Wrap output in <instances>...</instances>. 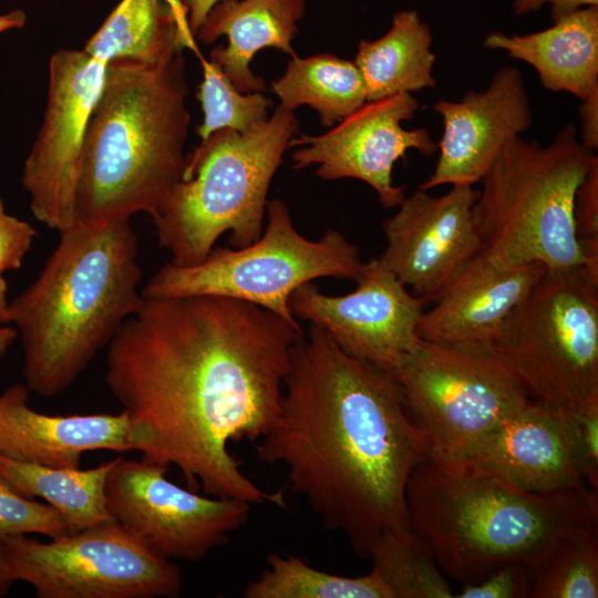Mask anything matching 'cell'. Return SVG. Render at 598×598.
Segmentation results:
<instances>
[{
  "label": "cell",
  "instance_id": "cell-33",
  "mask_svg": "<svg viewBox=\"0 0 598 598\" xmlns=\"http://www.w3.org/2000/svg\"><path fill=\"white\" fill-rule=\"evenodd\" d=\"M563 410L573 429L587 485L598 491V396Z\"/></svg>",
  "mask_w": 598,
  "mask_h": 598
},
{
  "label": "cell",
  "instance_id": "cell-24",
  "mask_svg": "<svg viewBox=\"0 0 598 598\" xmlns=\"http://www.w3.org/2000/svg\"><path fill=\"white\" fill-rule=\"evenodd\" d=\"M432 41L430 27L413 10L396 12L381 38L361 40L353 62L363 79L367 102L435 87Z\"/></svg>",
  "mask_w": 598,
  "mask_h": 598
},
{
  "label": "cell",
  "instance_id": "cell-9",
  "mask_svg": "<svg viewBox=\"0 0 598 598\" xmlns=\"http://www.w3.org/2000/svg\"><path fill=\"white\" fill-rule=\"evenodd\" d=\"M267 226L252 244L241 248L214 247L193 266H162L142 287L146 299L212 295L230 297L266 308L297 323L290 295L320 277L355 280L362 266L355 245L328 229L315 240L293 226L286 203L267 202Z\"/></svg>",
  "mask_w": 598,
  "mask_h": 598
},
{
  "label": "cell",
  "instance_id": "cell-25",
  "mask_svg": "<svg viewBox=\"0 0 598 598\" xmlns=\"http://www.w3.org/2000/svg\"><path fill=\"white\" fill-rule=\"evenodd\" d=\"M115 462L80 470L20 462L0 454V477L23 496L45 499L75 533L115 523L105 498L106 478Z\"/></svg>",
  "mask_w": 598,
  "mask_h": 598
},
{
  "label": "cell",
  "instance_id": "cell-37",
  "mask_svg": "<svg viewBox=\"0 0 598 598\" xmlns=\"http://www.w3.org/2000/svg\"><path fill=\"white\" fill-rule=\"evenodd\" d=\"M580 116V141L588 148H598V94L582 100L578 110Z\"/></svg>",
  "mask_w": 598,
  "mask_h": 598
},
{
  "label": "cell",
  "instance_id": "cell-26",
  "mask_svg": "<svg viewBox=\"0 0 598 598\" xmlns=\"http://www.w3.org/2000/svg\"><path fill=\"white\" fill-rule=\"evenodd\" d=\"M291 58L282 76L271 82L281 109L293 112L309 105L329 127L367 102L364 82L353 61L330 53Z\"/></svg>",
  "mask_w": 598,
  "mask_h": 598
},
{
  "label": "cell",
  "instance_id": "cell-22",
  "mask_svg": "<svg viewBox=\"0 0 598 598\" xmlns=\"http://www.w3.org/2000/svg\"><path fill=\"white\" fill-rule=\"evenodd\" d=\"M484 47L532 65L548 91L580 101L598 94V6L580 8L528 34H486Z\"/></svg>",
  "mask_w": 598,
  "mask_h": 598
},
{
  "label": "cell",
  "instance_id": "cell-36",
  "mask_svg": "<svg viewBox=\"0 0 598 598\" xmlns=\"http://www.w3.org/2000/svg\"><path fill=\"white\" fill-rule=\"evenodd\" d=\"M545 4H550L551 19L556 21L580 8L598 6V0H514L512 8L515 16H524L538 11Z\"/></svg>",
  "mask_w": 598,
  "mask_h": 598
},
{
  "label": "cell",
  "instance_id": "cell-28",
  "mask_svg": "<svg viewBox=\"0 0 598 598\" xmlns=\"http://www.w3.org/2000/svg\"><path fill=\"white\" fill-rule=\"evenodd\" d=\"M369 559L392 598L454 597L430 548L412 529L385 530Z\"/></svg>",
  "mask_w": 598,
  "mask_h": 598
},
{
  "label": "cell",
  "instance_id": "cell-8",
  "mask_svg": "<svg viewBox=\"0 0 598 598\" xmlns=\"http://www.w3.org/2000/svg\"><path fill=\"white\" fill-rule=\"evenodd\" d=\"M492 349L532 400L566 409L598 396V275L546 269Z\"/></svg>",
  "mask_w": 598,
  "mask_h": 598
},
{
  "label": "cell",
  "instance_id": "cell-39",
  "mask_svg": "<svg viewBox=\"0 0 598 598\" xmlns=\"http://www.w3.org/2000/svg\"><path fill=\"white\" fill-rule=\"evenodd\" d=\"M27 16L21 9H14L7 13L0 14V33L20 29L25 24Z\"/></svg>",
  "mask_w": 598,
  "mask_h": 598
},
{
  "label": "cell",
  "instance_id": "cell-20",
  "mask_svg": "<svg viewBox=\"0 0 598 598\" xmlns=\"http://www.w3.org/2000/svg\"><path fill=\"white\" fill-rule=\"evenodd\" d=\"M30 390L12 384L0 393V454L51 467L80 466L83 453L99 450L128 452L125 414L50 415L28 405Z\"/></svg>",
  "mask_w": 598,
  "mask_h": 598
},
{
  "label": "cell",
  "instance_id": "cell-38",
  "mask_svg": "<svg viewBox=\"0 0 598 598\" xmlns=\"http://www.w3.org/2000/svg\"><path fill=\"white\" fill-rule=\"evenodd\" d=\"M219 0H178L187 18L188 29L194 37L206 14Z\"/></svg>",
  "mask_w": 598,
  "mask_h": 598
},
{
  "label": "cell",
  "instance_id": "cell-16",
  "mask_svg": "<svg viewBox=\"0 0 598 598\" xmlns=\"http://www.w3.org/2000/svg\"><path fill=\"white\" fill-rule=\"evenodd\" d=\"M477 196L468 184L441 196L417 188L382 224L386 246L379 259L424 302L434 301L482 250L472 217Z\"/></svg>",
  "mask_w": 598,
  "mask_h": 598
},
{
  "label": "cell",
  "instance_id": "cell-23",
  "mask_svg": "<svg viewBox=\"0 0 598 598\" xmlns=\"http://www.w3.org/2000/svg\"><path fill=\"white\" fill-rule=\"evenodd\" d=\"M185 48L197 52L178 0H121L83 50L104 63L158 64Z\"/></svg>",
  "mask_w": 598,
  "mask_h": 598
},
{
  "label": "cell",
  "instance_id": "cell-1",
  "mask_svg": "<svg viewBox=\"0 0 598 598\" xmlns=\"http://www.w3.org/2000/svg\"><path fill=\"white\" fill-rule=\"evenodd\" d=\"M302 334L299 322L230 297L144 298L106 347L105 382L133 450L176 466L193 491L285 507L283 489L259 488L228 445L269 432Z\"/></svg>",
  "mask_w": 598,
  "mask_h": 598
},
{
  "label": "cell",
  "instance_id": "cell-10",
  "mask_svg": "<svg viewBox=\"0 0 598 598\" xmlns=\"http://www.w3.org/2000/svg\"><path fill=\"white\" fill-rule=\"evenodd\" d=\"M426 456L466 460L508 415L530 400L492 347L420 339L392 373Z\"/></svg>",
  "mask_w": 598,
  "mask_h": 598
},
{
  "label": "cell",
  "instance_id": "cell-32",
  "mask_svg": "<svg viewBox=\"0 0 598 598\" xmlns=\"http://www.w3.org/2000/svg\"><path fill=\"white\" fill-rule=\"evenodd\" d=\"M574 225L585 267L598 275V156L579 183L573 207Z\"/></svg>",
  "mask_w": 598,
  "mask_h": 598
},
{
  "label": "cell",
  "instance_id": "cell-42",
  "mask_svg": "<svg viewBox=\"0 0 598 598\" xmlns=\"http://www.w3.org/2000/svg\"><path fill=\"white\" fill-rule=\"evenodd\" d=\"M14 582L16 579L11 575L7 561L0 551V597L6 596Z\"/></svg>",
  "mask_w": 598,
  "mask_h": 598
},
{
  "label": "cell",
  "instance_id": "cell-21",
  "mask_svg": "<svg viewBox=\"0 0 598 598\" xmlns=\"http://www.w3.org/2000/svg\"><path fill=\"white\" fill-rule=\"evenodd\" d=\"M305 9V0H219L194 37L209 44L226 35L227 47H215L209 60L220 65L239 92H261L266 83L250 70V61L265 48L296 55L292 41Z\"/></svg>",
  "mask_w": 598,
  "mask_h": 598
},
{
  "label": "cell",
  "instance_id": "cell-17",
  "mask_svg": "<svg viewBox=\"0 0 598 598\" xmlns=\"http://www.w3.org/2000/svg\"><path fill=\"white\" fill-rule=\"evenodd\" d=\"M443 133L433 173L419 188L481 182L494 161L533 124L524 78L515 66H501L482 91L470 90L460 101L440 100Z\"/></svg>",
  "mask_w": 598,
  "mask_h": 598
},
{
  "label": "cell",
  "instance_id": "cell-19",
  "mask_svg": "<svg viewBox=\"0 0 598 598\" xmlns=\"http://www.w3.org/2000/svg\"><path fill=\"white\" fill-rule=\"evenodd\" d=\"M542 264L502 268L481 250L424 310L420 339L460 347H492L511 311L545 272Z\"/></svg>",
  "mask_w": 598,
  "mask_h": 598
},
{
  "label": "cell",
  "instance_id": "cell-31",
  "mask_svg": "<svg viewBox=\"0 0 598 598\" xmlns=\"http://www.w3.org/2000/svg\"><path fill=\"white\" fill-rule=\"evenodd\" d=\"M25 534L55 539L72 534V530L50 504L21 495L0 477V536Z\"/></svg>",
  "mask_w": 598,
  "mask_h": 598
},
{
  "label": "cell",
  "instance_id": "cell-13",
  "mask_svg": "<svg viewBox=\"0 0 598 598\" xmlns=\"http://www.w3.org/2000/svg\"><path fill=\"white\" fill-rule=\"evenodd\" d=\"M105 66L83 49H60L50 58L44 116L24 161L22 186L37 220L59 233L75 220L84 138Z\"/></svg>",
  "mask_w": 598,
  "mask_h": 598
},
{
  "label": "cell",
  "instance_id": "cell-34",
  "mask_svg": "<svg viewBox=\"0 0 598 598\" xmlns=\"http://www.w3.org/2000/svg\"><path fill=\"white\" fill-rule=\"evenodd\" d=\"M532 573L522 561H506L482 580L463 586L458 598H529Z\"/></svg>",
  "mask_w": 598,
  "mask_h": 598
},
{
  "label": "cell",
  "instance_id": "cell-4",
  "mask_svg": "<svg viewBox=\"0 0 598 598\" xmlns=\"http://www.w3.org/2000/svg\"><path fill=\"white\" fill-rule=\"evenodd\" d=\"M187 95L183 51L158 64L106 63L85 133L74 223L103 225L157 212L185 168Z\"/></svg>",
  "mask_w": 598,
  "mask_h": 598
},
{
  "label": "cell",
  "instance_id": "cell-30",
  "mask_svg": "<svg viewBox=\"0 0 598 598\" xmlns=\"http://www.w3.org/2000/svg\"><path fill=\"white\" fill-rule=\"evenodd\" d=\"M203 81L197 91L204 120L197 126L200 140L218 130L229 128L246 133L268 120V109L274 102L261 92L241 93L219 64L200 56Z\"/></svg>",
  "mask_w": 598,
  "mask_h": 598
},
{
  "label": "cell",
  "instance_id": "cell-6",
  "mask_svg": "<svg viewBox=\"0 0 598 598\" xmlns=\"http://www.w3.org/2000/svg\"><path fill=\"white\" fill-rule=\"evenodd\" d=\"M299 127L293 112L278 106L246 133L223 128L200 140L152 216L172 264L202 262L226 231L235 248L261 236L270 183Z\"/></svg>",
  "mask_w": 598,
  "mask_h": 598
},
{
  "label": "cell",
  "instance_id": "cell-40",
  "mask_svg": "<svg viewBox=\"0 0 598 598\" xmlns=\"http://www.w3.org/2000/svg\"><path fill=\"white\" fill-rule=\"evenodd\" d=\"M18 333L13 326H0V358L3 357L17 341Z\"/></svg>",
  "mask_w": 598,
  "mask_h": 598
},
{
  "label": "cell",
  "instance_id": "cell-18",
  "mask_svg": "<svg viewBox=\"0 0 598 598\" xmlns=\"http://www.w3.org/2000/svg\"><path fill=\"white\" fill-rule=\"evenodd\" d=\"M466 460L524 492L589 487L565 411L532 399L504 419Z\"/></svg>",
  "mask_w": 598,
  "mask_h": 598
},
{
  "label": "cell",
  "instance_id": "cell-5",
  "mask_svg": "<svg viewBox=\"0 0 598 598\" xmlns=\"http://www.w3.org/2000/svg\"><path fill=\"white\" fill-rule=\"evenodd\" d=\"M412 530L445 576L465 585L506 561L532 566L564 533L597 527V491H519L470 460L424 456L406 485Z\"/></svg>",
  "mask_w": 598,
  "mask_h": 598
},
{
  "label": "cell",
  "instance_id": "cell-2",
  "mask_svg": "<svg viewBox=\"0 0 598 598\" xmlns=\"http://www.w3.org/2000/svg\"><path fill=\"white\" fill-rule=\"evenodd\" d=\"M258 461L287 468V487L369 559L389 529H412L406 485L426 455L392 373L346 353L310 323L296 342L279 414Z\"/></svg>",
  "mask_w": 598,
  "mask_h": 598
},
{
  "label": "cell",
  "instance_id": "cell-15",
  "mask_svg": "<svg viewBox=\"0 0 598 598\" xmlns=\"http://www.w3.org/2000/svg\"><path fill=\"white\" fill-rule=\"evenodd\" d=\"M419 109L420 102L412 93L365 102L322 135L292 137L289 147L301 146L292 153L293 168L316 164L317 176L322 179H360L375 190L383 207H398L405 194L392 181L395 162L410 150L424 156L437 151V143L425 127L402 126Z\"/></svg>",
  "mask_w": 598,
  "mask_h": 598
},
{
  "label": "cell",
  "instance_id": "cell-3",
  "mask_svg": "<svg viewBox=\"0 0 598 598\" xmlns=\"http://www.w3.org/2000/svg\"><path fill=\"white\" fill-rule=\"evenodd\" d=\"M137 251L130 220L75 221L60 231L38 277L9 303L31 392L66 391L137 311L144 300Z\"/></svg>",
  "mask_w": 598,
  "mask_h": 598
},
{
  "label": "cell",
  "instance_id": "cell-14",
  "mask_svg": "<svg viewBox=\"0 0 598 598\" xmlns=\"http://www.w3.org/2000/svg\"><path fill=\"white\" fill-rule=\"evenodd\" d=\"M354 281L355 290L343 296L307 282L290 295V310L323 329L346 353L393 373L420 340L425 302L379 258L363 262Z\"/></svg>",
  "mask_w": 598,
  "mask_h": 598
},
{
  "label": "cell",
  "instance_id": "cell-12",
  "mask_svg": "<svg viewBox=\"0 0 598 598\" xmlns=\"http://www.w3.org/2000/svg\"><path fill=\"white\" fill-rule=\"evenodd\" d=\"M166 467L116 457L105 483L114 522L154 554L197 561L225 545L250 512V503L200 495L171 482Z\"/></svg>",
  "mask_w": 598,
  "mask_h": 598
},
{
  "label": "cell",
  "instance_id": "cell-41",
  "mask_svg": "<svg viewBox=\"0 0 598 598\" xmlns=\"http://www.w3.org/2000/svg\"><path fill=\"white\" fill-rule=\"evenodd\" d=\"M8 300V283L0 277V326L10 324V310Z\"/></svg>",
  "mask_w": 598,
  "mask_h": 598
},
{
  "label": "cell",
  "instance_id": "cell-35",
  "mask_svg": "<svg viewBox=\"0 0 598 598\" xmlns=\"http://www.w3.org/2000/svg\"><path fill=\"white\" fill-rule=\"evenodd\" d=\"M35 236V229L28 221L7 212L0 197V277L22 266Z\"/></svg>",
  "mask_w": 598,
  "mask_h": 598
},
{
  "label": "cell",
  "instance_id": "cell-29",
  "mask_svg": "<svg viewBox=\"0 0 598 598\" xmlns=\"http://www.w3.org/2000/svg\"><path fill=\"white\" fill-rule=\"evenodd\" d=\"M528 567L529 598H597V527L564 533Z\"/></svg>",
  "mask_w": 598,
  "mask_h": 598
},
{
  "label": "cell",
  "instance_id": "cell-7",
  "mask_svg": "<svg viewBox=\"0 0 598 598\" xmlns=\"http://www.w3.org/2000/svg\"><path fill=\"white\" fill-rule=\"evenodd\" d=\"M597 156L564 125L543 145L514 137L482 178L472 217L482 250L498 267L542 264L547 270L585 265L576 237V189Z\"/></svg>",
  "mask_w": 598,
  "mask_h": 598
},
{
  "label": "cell",
  "instance_id": "cell-27",
  "mask_svg": "<svg viewBox=\"0 0 598 598\" xmlns=\"http://www.w3.org/2000/svg\"><path fill=\"white\" fill-rule=\"evenodd\" d=\"M245 598H392L371 570L361 577L329 574L292 555L270 554L267 568L244 591Z\"/></svg>",
  "mask_w": 598,
  "mask_h": 598
},
{
  "label": "cell",
  "instance_id": "cell-11",
  "mask_svg": "<svg viewBox=\"0 0 598 598\" xmlns=\"http://www.w3.org/2000/svg\"><path fill=\"white\" fill-rule=\"evenodd\" d=\"M0 551L16 581L39 598H175L182 574L116 523L42 543L24 535L0 536Z\"/></svg>",
  "mask_w": 598,
  "mask_h": 598
}]
</instances>
